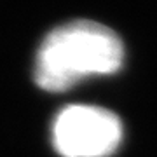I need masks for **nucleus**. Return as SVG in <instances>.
<instances>
[{
    "instance_id": "obj_1",
    "label": "nucleus",
    "mask_w": 157,
    "mask_h": 157,
    "mask_svg": "<svg viewBox=\"0 0 157 157\" xmlns=\"http://www.w3.org/2000/svg\"><path fill=\"white\" fill-rule=\"evenodd\" d=\"M122 61L124 47L115 32L94 21H72L52 30L39 47L35 82L59 93L86 77L117 72Z\"/></svg>"
},
{
    "instance_id": "obj_2",
    "label": "nucleus",
    "mask_w": 157,
    "mask_h": 157,
    "mask_svg": "<svg viewBox=\"0 0 157 157\" xmlns=\"http://www.w3.org/2000/svg\"><path fill=\"white\" fill-rule=\"evenodd\" d=\"M122 140V124L107 108L72 105L52 122V145L63 157H108Z\"/></svg>"
}]
</instances>
